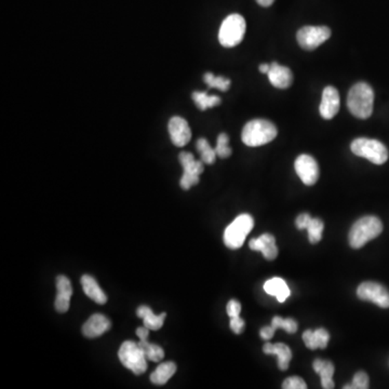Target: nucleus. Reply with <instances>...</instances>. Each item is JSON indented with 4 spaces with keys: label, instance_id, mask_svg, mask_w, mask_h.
I'll return each mask as SVG.
<instances>
[{
    "label": "nucleus",
    "instance_id": "nucleus-2",
    "mask_svg": "<svg viewBox=\"0 0 389 389\" xmlns=\"http://www.w3.org/2000/svg\"><path fill=\"white\" fill-rule=\"evenodd\" d=\"M278 131L276 126L265 119H254L246 123L242 129L241 140L250 147L265 145L276 138Z\"/></svg>",
    "mask_w": 389,
    "mask_h": 389
},
{
    "label": "nucleus",
    "instance_id": "nucleus-35",
    "mask_svg": "<svg viewBox=\"0 0 389 389\" xmlns=\"http://www.w3.org/2000/svg\"><path fill=\"white\" fill-rule=\"evenodd\" d=\"M231 329L236 334L242 333L244 329V322L240 318V316L231 318Z\"/></svg>",
    "mask_w": 389,
    "mask_h": 389
},
{
    "label": "nucleus",
    "instance_id": "nucleus-14",
    "mask_svg": "<svg viewBox=\"0 0 389 389\" xmlns=\"http://www.w3.org/2000/svg\"><path fill=\"white\" fill-rule=\"evenodd\" d=\"M250 249L253 251H261L267 261H274L278 255L276 239L271 233H264L259 238H254L249 242Z\"/></svg>",
    "mask_w": 389,
    "mask_h": 389
},
{
    "label": "nucleus",
    "instance_id": "nucleus-5",
    "mask_svg": "<svg viewBox=\"0 0 389 389\" xmlns=\"http://www.w3.org/2000/svg\"><path fill=\"white\" fill-rule=\"evenodd\" d=\"M350 149L356 156L368 159L375 165H383L388 160V149L382 142L372 138H356L350 144Z\"/></svg>",
    "mask_w": 389,
    "mask_h": 389
},
{
    "label": "nucleus",
    "instance_id": "nucleus-40",
    "mask_svg": "<svg viewBox=\"0 0 389 389\" xmlns=\"http://www.w3.org/2000/svg\"><path fill=\"white\" fill-rule=\"evenodd\" d=\"M275 0H256V3H259L262 7H269L274 3Z\"/></svg>",
    "mask_w": 389,
    "mask_h": 389
},
{
    "label": "nucleus",
    "instance_id": "nucleus-3",
    "mask_svg": "<svg viewBox=\"0 0 389 389\" xmlns=\"http://www.w3.org/2000/svg\"><path fill=\"white\" fill-rule=\"evenodd\" d=\"M383 231V224L377 216H364L353 225L349 231V244L360 249L369 241L379 237Z\"/></svg>",
    "mask_w": 389,
    "mask_h": 389
},
{
    "label": "nucleus",
    "instance_id": "nucleus-28",
    "mask_svg": "<svg viewBox=\"0 0 389 389\" xmlns=\"http://www.w3.org/2000/svg\"><path fill=\"white\" fill-rule=\"evenodd\" d=\"M324 224L320 219H311L306 231H308V239L311 244H318L322 240Z\"/></svg>",
    "mask_w": 389,
    "mask_h": 389
},
{
    "label": "nucleus",
    "instance_id": "nucleus-39",
    "mask_svg": "<svg viewBox=\"0 0 389 389\" xmlns=\"http://www.w3.org/2000/svg\"><path fill=\"white\" fill-rule=\"evenodd\" d=\"M149 331H151V330L147 329L145 326H143L136 329V335H138L140 339H149Z\"/></svg>",
    "mask_w": 389,
    "mask_h": 389
},
{
    "label": "nucleus",
    "instance_id": "nucleus-36",
    "mask_svg": "<svg viewBox=\"0 0 389 389\" xmlns=\"http://www.w3.org/2000/svg\"><path fill=\"white\" fill-rule=\"evenodd\" d=\"M303 341H304L305 346L307 348L311 349V350L317 349L316 343H315L314 331L306 330L303 333Z\"/></svg>",
    "mask_w": 389,
    "mask_h": 389
},
{
    "label": "nucleus",
    "instance_id": "nucleus-8",
    "mask_svg": "<svg viewBox=\"0 0 389 389\" xmlns=\"http://www.w3.org/2000/svg\"><path fill=\"white\" fill-rule=\"evenodd\" d=\"M180 162L183 167V176H182L180 185L184 191H189L191 186L199 183V176L204 172V162L196 160L193 154L182 151L178 156Z\"/></svg>",
    "mask_w": 389,
    "mask_h": 389
},
{
    "label": "nucleus",
    "instance_id": "nucleus-4",
    "mask_svg": "<svg viewBox=\"0 0 389 389\" xmlns=\"http://www.w3.org/2000/svg\"><path fill=\"white\" fill-rule=\"evenodd\" d=\"M246 28V21L242 15L237 13L229 15L220 28V43L225 48L236 47L244 39Z\"/></svg>",
    "mask_w": 389,
    "mask_h": 389
},
{
    "label": "nucleus",
    "instance_id": "nucleus-12",
    "mask_svg": "<svg viewBox=\"0 0 389 389\" xmlns=\"http://www.w3.org/2000/svg\"><path fill=\"white\" fill-rule=\"evenodd\" d=\"M168 130L171 141L178 147H183L191 141V128H189V123L182 117H178V116L172 117L168 123Z\"/></svg>",
    "mask_w": 389,
    "mask_h": 389
},
{
    "label": "nucleus",
    "instance_id": "nucleus-31",
    "mask_svg": "<svg viewBox=\"0 0 389 389\" xmlns=\"http://www.w3.org/2000/svg\"><path fill=\"white\" fill-rule=\"evenodd\" d=\"M369 377L367 373L360 371L357 372L353 379V384L344 386L345 389H367L369 388Z\"/></svg>",
    "mask_w": 389,
    "mask_h": 389
},
{
    "label": "nucleus",
    "instance_id": "nucleus-9",
    "mask_svg": "<svg viewBox=\"0 0 389 389\" xmlns=\"http://www.w3.org/2000/svg\"><path fill=\"white\" fill-rule=\"evenodd\" d=\"M331 37V30L326 26H304L299 30L297 39L304 50L311 51L326 43Z\"/></svg>",
    "mask_w": 389,
    "mask_h": 389
},
{
    "label": "nucleus",
    "instance_id": "nucleus-18",
    "mask_svg": "<svg viewBox=\"0 0 389 389\" xmlns=\"http://www.w3.org/2000/svg\"><path fill=\"white\" fill-rule=\"evenodd\" d=\"M264 354L276 355L278 357V368L282 371H286L289 368L290 361L292 359V352L288 345L282 343L271 344L269 341L265 343L263 347Z\"/></svg>",
    "mask_w": 389,
    "mask_h": 389
},
{
    "label": "nucleus",
    "instance_id": "nucleus-38",
    "mask_svg": "<svg viewBox=\"0 0 389 389\" xmlns=\"http://www.w3.org/2000/svg\"><path fill=\"white\" fill-rule=\"evenodd\" d=\"M275 332H276V330H275L273 326H264V328H262L261 332H260V335H261L262 339H265V341H269V339L274 337Z\"/></svg>",
    "mask_w": 389,
    "mask_h": 389
},
{
    "label": "nucleus",
    "instance_id": "nucleus-16",
    "mask_svg": "<svg viewBox=\"0 0 389 389\" xmlns=\"http://www.w3.org/2000/svg\"><path fill=\"white\" fill-rule=\"evenodd\" d=\"M111 329V322L104 315L94 314L85 322L83 333L85 337L94 339Z\"/></svg>",
    "mask_w": 389,
    "mask_h": 389
},
{
    "label": "nucleus",
    "instance_id": "nucleus-41",
    "mask_svg": "<svg viewBox=\"0 0 389 389\" xmlns=\"http://www.w3.org/2000/svg\"><path fill=\"white\" fill-rule=\"evenodd\" d=\"M259 70L262 74H269V70H271V64H261Z\"/></svg>",
    "mask_w": 389,
    "mask_h": 389
},
{
    "label": "nucleus",
    "instance_id": "nucleus-11",
    "mask_svg": "<svg viewBox=\"0 0 389 389\" xmlns=\"http://www.w3.org/2000/svg\"><path fill=\"white\" fill-rule=\"evenodd\" d=\"M294 168L305 185L313 186L318 181V163L311 156L306 155V154L299 156L294 163Z\"/></svg>",
    "mask_w": 389,
    "mask_h": 389
},
{
    "label": "nucleus",
    "instance_id": "nucleus-7",
    "mask_svg": "<svg viewBox=\"0 0 389 389\" xmlns=\"http://www.w3.org/2000/svg\"><path fill=\"white\" fill-rule=\"evenodd\" d=\"M121 364L134 372L136 375H141L147 370V359L143 349L138 343L132 341H123L118 352Z\"/></svg>",
    "mask_w": 389,
    "mask_h": 389
},
{
    "label": "nucleus",
    "instance_id": "nucleus-34",
    "mask_svg": "<svg viewBox=\"0 0 389 389\" xmlns=\"http://www.w3.org/2000/svg\"><path fill=\"white\" fill-rule=\"evenodd\" d=\"M227 315H229L231 318L233 317H237L240 315L241 313V304L236 299H231L229 302L227 307Z\"/></svg>",
    "mask_w": 389,
    "mask_h": 389
},
{
    "label": "nucleus",
    "instance_id": "nucleus-21",
    "mask_svg": "<svg viewBox=\"0 0 389 389\" xmlns=\"http://www.w3.org/2000/svg\"><path fill=\"white\" fill-rule=\"evenodd\" d=\"M136 315L140 318L143 319L144 326L147 329L151 330V331L160 330L167 316L166 313H162L161 315L154 314L153 311L149 306H145V305L138 307V311H136Z\"/></svg>",
    "mask_w": 389,
    "mask_h": 389
},
{
    "label": "nucleus",
    "instance_id": "nucleus-33",
    "mask_svg": "<svg viewBox=\"0 0 389 389\" xmlns=\"http://www.w3.org/2000/svg\"><path fill=\"white\" fill-rule=\"evenodd\" d=\"M284 389H306L307 385L304 382V379L299 377H291L284 381L282 384Z\"/></svg>",
    "mask_w": 389,
    "mask_h": 389
},
{
    "label": "nucleus",
    "instance_id": "nucleus-1",
    "mask_svg": "<svg viewBox=\"0 0 389 389\" xmlns=\"http://www.w3.org/2000/svg\"><path fill=\"white\" fill-rule=\"evenodd\" d=\"M375 92L371 85L358 83L353 87L347 96V106L355 117L360 119L369 118L373 113Z\"/></svg>",
    "mask_w": 389,
    "mask_h": 389
},
{
    "label": "nucleus",
    "instance_id": "nucleus-20",
    "mask_svg": "<svg viewBox=\"0 0 389 389\" xmlns=\"http://www.w3.org/2000/svg\"><path fill=\"white\" fill-rule=\"evenodd\" d=\"M264 290L269 295H273V297H276L278 302L280 303H284L286 299L290 297L289 286L284 282V279L278 278V277H275V278L269 279L264 284Z\"/></svg>",
    "mask_w": 389,
    "mask_h": 389
},
{
    "label": "nucleus",
    "instance_id": "nucleus-27",
    "mask_svg": "<svg viewBox=\"0 0 389 389\" xmlns=\"http://www.w3.org/2000/svg\"><path fill=\"white\" fill-rule=\"evenodd\" d=\"M204 81L208 85L210 89H219V90L225 91L229 90V85H231V81L229 78L222 77V76H215L212 73H206L204 76Z\"/></svg>",
    "mask_w": 389,
    "mask_h": 389
},
{
    "label": "nucleus",
    "instance_id": "nucleus-29",
    "mask_svg": "<svg viewBox=\"0 0 389 389\" xmlns=\"http://www.w3.org/2000/svg\"><path fill=\"white\" fill-rule=\"evenodd\" d=\"M271 326L274 328L275 330L282 328L284 331L288 332V333H295L297 331V324L293 319L288 318L284 319L282 317L276 316L271 320Z\"/></svg>",
    "mask_w": 389,
    "mask_h": 389
},
{
    "label": "nucleus",
    "instance_id": "nucleus-32",
    "mask_svg": "<svg viewBox=\"0 0 389 389\" xmlns=\"http://www.w3.org/2000/svg\"><path fill=\"white\" fill-rule=\"evenodd\" d=\"M315 341H316L317 348L324 349L328 346L329 343L330 334L326 329L315 330L314 331Z\"/></svg>",
    "mask_w": 389,
    "mask_h": 389
},
{
    "label": "nucleus",
    "instance_id": "nucleus-25",
    "mask_svg": "<svg viewBox=\"0 0 389 389\" xmlns=\"http://www.w3.org/2000/svg\"><path fill=\"white\" fill-rule=\"evenodd\" d=\"M138 345L143 349L144 354H145L146 359L151 360V361L158 362L163 359L165 357V352L160 346L156 344H151L147 339H140Z\"/></svg>",
    "mask_w": 389,
    "mask_h": 389
},
{
    "label": "nucleus",
    "instance_id": "nucleus-24",
    "mask_svg": "<svg viewBox=\"0 0 389 389\" xmlns=\"http://www.w3.org/2000/svg\"><path fill=\"white\" fill-rule=\"evenodd\" d=\"M193 100L200 111H207L208 108L214 107L221 103V98L219 96H209L207 92H198V91L193 93Z\"/></svg>",
    "mask_w": 389,
    "mask_h": 389
},
{
    "label": "nucleus",
    "instance_id": "nucleus-26",
    "mask_svg": "<svg viewBox=\"0 0 389 389\" xmlns=\"http://www.w3.org/2000/svg\"><path fill=\"white\" fill-rule=\"evenodd\" d=\"M196 149L200 154L201 161L206 165H213L215 162V149H212L206 138H199L196 143Z\"/></svg>",
    "mask_w": 389,
    "mask_h": 389
},
{
    "label": "nucleus",
    "instance_id": "nucleus-13",
    "mask_svg": "<svg viewBox=\"0 0 389 389\" xmlns=\"http://www.w3.org/2000/svg\"><path fill=\"white\" fill-rule=\"evenodd\" d=\"M341 106L339 91L334 87H326L322 92V103L319 106V112L322 118L332 119L339 113Z\"/></svg>",
    "mask_w": 389,
    "mask_h": 389
},
{
    "label": "nucleus",
    "instance_id": "nucleus-19",
    "mask_svg": "<svg viewBox=\"0 0 389 389\" xmlns=\"http://www.w3.org/2000/svg\"><path fill=\"white\" fill-rule=\"evenodd\" d=\"M81 286H83L85 295L98 304L103 305L107 302L106 294L102 291L96 279L90 275H83L81 277Z\"/></svg>",
    "mask_w": 389,
    "mask_h": 389
},
{
    "label": "nucleus",
    "instance_id": "nucleus-17",
    "mask_svg": "<svg viewBox=\"0 0 389 389\" xmlns=\"http://www.w3.org/2000/svg\"><path fill=\"white\" fill-rule=\"evenodd\" d=\"M267 76L271 85L278 89H288L293 83L291 70L286 66L279 65L277 62L271 64V70Z\"/></svg>",
    "mask_w": 389,
    "mask_h": 389
},
{
    "label": "nucleus",
    "instance_id": "nucleus-6",
    "mask_svg": "<svg viewBox=\"0 0 389 389\" xmlns=\"http://www.w3.org/2000/svg\"><path fill=\"white\" fill-rule=\"evenodd\" d=\"M254 227L253 218L250 214H241L237 216L235 221L227 227L224 233V244L227 248L236 249L241 248L244 244L246 237Z\"/></svg>",
    "mask_w": 389,
    "mask_h": 389
},
{
    "label": "nucleus",
    "instance_id": "nucleus-15",
    "mask_svg": "<svg viewBox=\"0 0 389 389\" xmlns=\"http://www.w3.org/2000/svg\"><path fill=\"white\" fill-rule=\"evenodd\" d=\"M56 306L59 313H66L71 305V297L73 295V288H72L71 280L66 276H59L56 278Z\"/></svg>",
    "mask_w": 389,
    "mask_h": 389
},
{
    "label": "nucleus",
    "instance_id": "nucleus-30",
    "mask_svg": "<svg viewBox=\"0 0 389 389\" xmlns=\"http://www.w3.org/2000/svg\"><path fill=\"white\" fill-rule=\"evenodd\" d=\"M229 138L227 134H221L218 136L216 142L215 153L220 158H229L231 155V149L229 146Z\"/></svg>",
    "mask_w": 389,
    "mask_h": 389
},
{
    "label": "nucleus",
    "instance_id": "nucleus-23",
    "mask_svg": "<svg viewBox=\"0 0 389 389\" xmlns=\"http://www.w3.org/2000/svg\"><path fill=\"white\" fill-rule=\"evenodd\" d=\"M176 372L174 362H163L151 373V381L156 385H165Z\"/></svg>",
    "mask_w": 389,
    "mask_h": 389
},
{
    "label": "nucleus",
    "instance_id": "nucleus-37",
    "mask_svg": "<svg viewBox=\"0 0 389 389\" xmlns=\"http://www.w3.org/2000/svg\"><path fill=\"white\" fill-rule=\"evenodd\" d=\"M311 221V216L308 213L299 214L297 218V221H295V225L299 229H306Z\"/></svg>",
    "mask_w": 389,
    "mask_h": 389
},
{
    "label": "nucleus",
    "instance_id": "nucleus-10",
    "mask_svg": "<svg viewBox=\"0 0 389 389\" xmlns=\"http://www.w3.org/2000/svg\"><path fill=\"white\" fill-rule=\"evenodd\" d=\"M357 295L362 301L372 302L381 308H389V291L377 282H362L357 289Z\"/></svg>",
    "mask_w": 389,
    "mask_h": 389
},
{
    "label": "nucleus",
    "instance_id": "nucleus-22",
    "mask_svg": "<svg viewBox=\"0 0 389 389\" xmlns=\"http://www.w3.org/2000/svg\"><path fill=\"white\" fill-rule=\"evenodd\" d=\"M313 368H314L315 372L318 373L320 377H322V388H334V382L332 377H333L335 369H334V364L331 361L316 359L314 364H313Z\"/></svg>",
    "mask_w": 389,
    "mask_h": 389
}]
</instances>
